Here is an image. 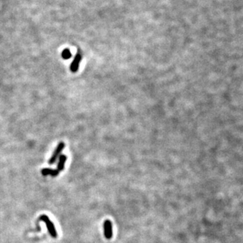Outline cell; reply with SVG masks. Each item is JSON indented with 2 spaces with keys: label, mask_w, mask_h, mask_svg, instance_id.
I'll return each mask as SVG.
<instances>
[{
  "label": "cell",
  "mask_w": 243,
  "mask_h": 243,
  "mask_svg": "<svg viewBox=\"0 0 243 243\" xmlns=\"http://www.w3.org/2000/svg\"><path fill=\"white\" fill-rule=\"evenodd\" d=\"M40 219L46 224L50 235H51L52 238H56L58 237V234H57V231H56V230H55L54 223L52 222L51 219H49V217H48V216H46V215H41V216H40Z\"/></svg>",
  "instance_id": "cell-1"
},
{
  "label": "cell",
  "mask_w": 243,
  "mask_h": 243,
  "mask_svg": "<svg viewBox=\"0 0 243 243\" xmlns=\"http://www.w3.org/2000/svg\"><path fill=\"white\" fill-rule=\"evenodd\" d=\"M65 145H66L65 143H64L63 141H60V142L58 143V145H57V147H56V148H55V150L54 151L53 154L52 155V156H51L50 160H49V161H48V164H49L52 165L55 164V161L58 160V158L59 157V156H60L61 153H62V150L64 149Z\"/></svg>",
  "instance_id": "cell-2"
},
{
  "label": "cell",
  "mask_w": 243,
  "mask_h": 243,
  "mask_svg": "<svg viewBox=\"0 0 243 243\" xmlns=\"http://www.w3.org/2000/svg\"><path fill=\"white\" fill-rule=\"evenodd\" d=\"M81 58H82L81 55V53H80V52H78V53L75 55L74 59L73 60L72 63L70 64V69L71 72L76 73L77 70H78L79 65H80V62H81Z\"/></svg>",
  "instance_id": "cell-3"
},
{
  "label": "cell",
  "mask_w": 243,
  "mask_h": 243,
  "mask_svg": "<svg viewBox=\"0 0 243 243\" xmlns=\"http://www.w3.org/2000/svg\"><path fill=\"white\" fill-rule=\"evenodd\" d=\"M103 230H104V236L107 239H111L112 237V223L110 220H105L103 223Z\"/></svg>",
  "instance_id": "cell-4"
},
{
  "label": "cell",
  "mask_w": 243,
  "mask_h": 243,
  "mask_svg": "<svg viewBox=\"0 0 243 243\" xmlns=\"http://www.w3.org/2000/svg\"><path fill=\"white\" fill-rule=\"evenodd\" d=\"M66 160H67V156L64 154H61L58 157V165H57V171H58L59 172L64 170V168H65V164L66 162Z\"/></svg>",
  "instance_id": "cell-5"
},
{
  "label": "cell",
  "mask_w": 243,
  "mask_h": 243,
  "mask_svg": "<svg viewBox=\"0 0 243 243\" xmlns=\"http://www.w3.org/2000/svg\"><path fill=\"white\" fill-rule=\"evenodd\" d=\"M41 173L44 176H47V175H52V177H56L59 174V171H57V170L52 169V168H44V169H42Z\"/></svg>",
  "instance_id": "cell-6"
},
{
  "label": "cell",
  "mask_w": 243,
  "mask_h": 243,
  "mask_svg": "<svg viewBox=\"0 0 243 243\" xmlns=\"http://www.w3.org/2000/svg\"><path fill=\"white\" fill-rule=\"evenodd\" d=\"M71 52H70V50L69 49H65V50H63L62 51V57L64 59H69L70 58H71Z\"/></svg>",
  "instance_id": "cell-7"
}]
</instances>
